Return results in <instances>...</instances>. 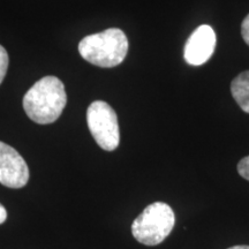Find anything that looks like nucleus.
Segmentation results:
<instances>
[{"mask_svg":"<svg viewBox=\"0 0 249 249\" xmlns=\"http://www.w3.org/2000/svg\"><path fill=\"white\" fill-rule=\"evenodd\" d=\"M67 103L64 83L55 76L37 81L23 97V108L34 123L48 124L60 117Z\"/></svg>","mask_w":249,"mask_h":249,"instance_id":"obj_1","label":"nucleus"},{"mask_svg":"<svg viewBox=\"0 0 249 249\" xmlns=\"http://www.w3.org/2000/svg\"><path fill=\"white\" fill-rule=\"evenodd\" d=\"M128 51L126 34L118 28L87 36L79 43V52L85 60L103 68L120 65Z\"/></svg>","mask_w":249,"mask_h":249,"instance_id":"obj_2","label":"nucleus"},{"mask_svg":"<svg viewBox=\"0 0 249 249\" xmlns=\"http://www.w3.org/2000/svg\"><path fill=\"white\" fill-rule=\"evenodd\" d=\"M176 216L172 208L164 202L148 205L133 222V236L145 246H157L172 232Z\"/></svg>","mask_w":249,"mask_h":249,"instance_id":"obj_3","label":"nucleus"},{"mask_svg":"<svg viewBox=\"0 0 249 249\" xmlns=\"http://www.w3.org/2000/svg\"><path fill=\"white\" fill-rule=\"evenodd\" d=\"M87 123L92 138L102 149L113 151L120 142L118 117L107 102L96 101L89 105Z\"/></svg>","mask_w":249,"mask_h":249,"instance_id":"obj_4","label":"nucleus"},{"mask_svg":"<svg viewBox=\"0 0 249 249\" xmlns=\"http://www.w3.org/2000/svg\"><path fill=\"white\" fill-rule=\"evenodd\" d=\"M29 180L28 165L11 145L0 142V183L8 188H22Z\"/></svg>","mask_w":249,"mask_h":249,"instance_id":"obj_5","label":"nucleus"},{"mask_svg":"<svg viewBox=\"0 0 249 249\" xmlns=\"http://www.w3.org/2000/svg\"><path fill=\"white\" fill-rule=\"evenodd\" d=\"M216 48V34L208 24H202L193 31L187 39L183 57L187 64L192 66H200L213 57Z\"/></svg>","mask_w":249,"mask_h":249,"instance_id":"obj_6","label":"nucleus"},{"mask_svg":"<svg viewBox=\"0 0 249 249\" xmlns=\"http://www.w3.org/2000/svg\"><path fill=\"white\" fill-rule=\"evenodd\" d=\"M231 92L241 110L249 113V71H242L232 81Z\"/></svg>","mask_w":249,"mask_h":249,"instance_id":"obj_7","label":"nucleus"},{"mask_svg":"<svg viewBox=\"0 0 249 249\" xmlns=\"http://www.w3.org/2000/svg\"><path fill=\"white\" fill-rule=\"evenodd\" d=\"M8 53L6 51L4 46L0 45V85L4 81L6 73H7V68H8Z\"/></svg>","mask_w":249,"mask_h":249,"instance_id":"obj_8","label":"nucleus"},{"mask_svg":"<svg viewBox=\"0 0 249 249\" xmlns=\"http://www.w3.org/2000/svg\"><path fill=\"white\" fill-rule=\"evenodd\" d=\"M238 172L242 178H245L246 180H248L249 181V156L242 158V160L239 161Z\"/></svg>","mask_w":249,"mask_h":249,"instance_id":"obj_9","label":"nucleus"},{"mask_svg":"<svg viewBox=\"0 0 249 249\" xmlns=\"http://www.w3.org/2000/svg\"><path fill=\"white\" fill-rule=\"evenodd\" d=\"M241 35L242 38L246 42V44L249 46V14L245 18L241 24Z\"/></svg>","mask_w":249,"mask_h":249,"instance_id":"obj_10","label":"nucleus"},{"mask_svg":"<svg viewBox=\"0 0 249 249\" xmlns=\"http://www.w3.org/2000/svg\"><path fill=\"white\" fill-rule=\"evenodd\" d=\"M6 219H7V211H6L4 205L0 204V224L5 223Z\"/></svg>","mask_w":249,"mask_h":249,"instance_id":"obj_11","label":"nucleus"},{"mask_svg":"<svg viewBox=\"0 0 249 249\" xmlns=\"http://www.w3.org/2000/svg\"><path fill=\"white\" fill-rule=\"evenodd\" d=\"M227 249H249V246H233V247Z\"/></svg>","mask_w":249,"mask_h":249,"instance_id":"obj_12","label":"nucleus"}]
</instances>
